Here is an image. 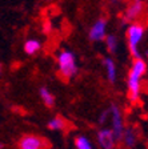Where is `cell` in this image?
<instances>
[{
    "mask_svg": "<svg viewBox=\"0 0 148 149\" xmlns=\"http://www.w3.org/2000/svg\"><path fill=\"white\" fill-rule=\"evenodd\" d=\"M75 148L76 149H93V145L91 143V140L87 136H83V134H79V136L75 137L74 140Z\"/></svg>",
    "mask_w": 148,
    "mask_h": 149,
    "instance_id": "cell-15",
    "label": "cell"
},
{
    "mask_svg": "<svg viewBox=\"0 0 148 149\" xmlns=\"http://www.w3.org/2000/svg\"><path fill=\"white\" fill-rule=\"evenodd\" d=\"M107 28H108V22L104 17L97 19L92 25H91L90 31H88V37L91 41H104L105 36H107Z\"/></svg>",
    "mask_w": 148,
    "mask_h": 149,
    "instance_id": "cell-7",
    "label": "cell"
},
{
    "mask_svg": "<svg viewBox=\"0 0 148 149\" xmlns=\"http://www.w3.org/2000/svg\"><path fill=\"white\" fill-rule=\"evenodd\" d=\"M109 120V109H104V111L102 112V113H100V115H99V117H97V124L99 125H105L107 124V121Z\"/></svg>",
    "mask_w": 148,
    "mask_h": 149,
    "instance_id": "cell-16",
    "label": "cell"
},
{
    "mask_svg": "<svg viewBox=\"0 0 148 149\" xmlns=\"http://www.w3.org/2000/svg\"><path fill=\"white\" fill-rule=\"evenodd\" d=\"M145 4L143 0H131L127 8L124 9L123 13V22L124 23H139L142 16L144 15Z\"/></svg>",
    "mask_w": 148,
    "mask_h": 149,
    "instance_id": "cell-5",
    "label": "cell"
},
{
    "mask_svg": "<svg viewBox=\"0 0 148 149\" xmlns=\"http://www.w3.org/2000/svg\"><path fill=\"white\" fill-rule=\"evenodd\" d=\"M56 63H58L59 74L63 79H65V80L74 79L77 74V72H79L76 55L69 49L59 51L58 57H56Z\"/></svg>",
    "mask_w": 148,
    "mask_h": 149,
    "instance_id": "cell-2",
    "label": "cell"
},
{
    "mask_svg": "<svg viewBox=\"0 0 148 149\" xmlns=\"http://www.w3.org/2000/svg\"><path fill=\"white\" fill-rule=\"evenodd\" d=\"M145 35V28L142 23H131L126 28V39H127V47L130 51L131 56L133 59L140 57L139 47L142 44Z\"/></svg>",
    "mask_w": 148,
    "mask_h": 149,
    "instance_id": "cell-3",
    "label": "cell"
},
{
    "mask_svg": "<svg viewBox=\"0 0 148 149\" xmlns=\"http://www.w3.org/2000/svg\"><path fill=\"white\" fill-rule=\"evenodd\" d=\"M3 146H4V145H3V143H0V149H3Z\"/></svg>",
    "mask_w": 148,
    "mask_h": 149,
    "instance_id": "cell-19",
    "label": "cell"
},
{
    "mask_svg": "<svg viewBox=\"0 0 148 149\" xmlns=\"http://www.w3.org/2000/svg\"><path fill=\"white\" fill-rule=\"evenodd\" d=\"M108 109H109V121H111V128L109 129L114 132L117 141H120L121 136H123V132L126 129L123 112H121L120 107L117 104H111Z\"/></svg>",
    "mask_w": 148,
    "mask_h": 149,
    "instance_id": "cell-4",
    "label": "cell"
},
{
    "mask_svg": "<svg viewBox=\"0 0 148 149\" xmlns=\"http://www.w3.org/2000/svg\"><path fill=\"white\" fill-rule=\"evenodd\" d=\"M147 73V63L142 57L133 59L127 76V96L131 101H137L142 93L143 77Z\"/></svg>",
    "mask_w": 148,
    "mask_h": 149,
    "instance_id": "cell-1",
    "label": "cell"
},
{
    "mask_svg": "<svg viewBox=\"0 0 148 149\" xmlns=\"http://www.w3.org/2000/svg\"><path fill=\"white\" fill-rule=\"evenodd\" d=\"M96 139H97V144L100 145L102 149H114L117 143L114 132H112L109 128H102V129H99L97 134H96Z\"/></svg>",
    "mask_w": 148,
    "mask_h": 149,
    "instance_id": "cell-8",
    "label": "cell"
},
{
    "mask_svg": "<svg viewBox=\"0 0 148 149\" xmlns=\"http://www.w3.org/2000/svg\"><path fill=\"white\" fill-rule=\"evenodd\" d=\"M109 1H111V3H117L119 0H109Z\"/></svg>",
    "mask_w": 148,
    "mask_h": 149,
    "instance_id": "cell-18",
    "label": "cell"
},
{
    "mask_svg": "<svg viewBox=\"0 0 148 149\" xmlns=\"http://www.w3.org/2000/svg\"><path fill=\"white\" fill-rule=\"evenodd\" d=\"M39 96H40V100L43 101V104L47 107V108H52L56 102V97L53 95V92L48 89L47 87H40L39 89Z\"/></svg>",
    "mask_w": 148,
    "mask_h": 149,
    "instance_id": "cell-12",
    "label": "cell"
},
{
    "mask_svg": "<svg viewBox=\"0 0 148 149\" xmlns=\"http://www.w3.org/2000/svg\"><path fill=\"white\" fill-rule=\"evenodd\" d=\"M103 67L105 71V77L111 84H114L117 80V67L116 63L111 57H104L103 59Z\"/></svg>",
    "mask_w": 148,
    "mask_h": 149,
    "instance_id": "cell-10",
    "label": "cell"
},
{
    "mask_svg": "<svg viewBox=\"0 0 148 149\" xmlns=\"http://www.w3.org/2000/svg\"><path fill=\"white\" fill-rule=\"evenodd\" d=\"M43 31L46 32V33H49V32L52 31V24H51V22H46L43 24Z\"/></svg>",
    "mask_w": 148,
    "mask_h": 149,
    "instance_id": "cell-17",
    "label": "cell"
},
{
    "mask_svg": "<svg viewBox=\"0 0 148 149\" xmlns=\"http://www.w3.org/2000/svg\"><path fill=\"white\" fill-rule=\"evenodd\" d=\"M23 49H24L25 55L34 56L41 49V41L37 40V39H27V40L24 41Z\"/></svg>",
    "mask_w": 148,
    "mask_h": 149,
    "instance_id": "cell-11",
    "label": "cell"
},
{
    "mask_svg": "<svg viewBox=\"0 0 148 149\" xmlns=\"http://www.w3.org/2000/svg\"><path fill=\"white\" fill-rule=\"evenodd\" d=\"M47 127L49 130H59L60 132V130H64L67 128V121L62 116H56L47 123Z\"/></svg>",
    "mask_w": 148,
    "mask_h": 149,
    "instance_id": "cell-13",
    "label": "cell"
},
{
    "mask_svg": "<svg viewBox=\"0 0 148 149\" xmlns=\"http://www.w3.org/2000/svg\"><path fill=\"white\" fill-rule=\"evenodd\" d=\"M0 72H1V64H0Z\"/></svg>",
    "mask_w": 148,
    "mask_h": 149,
    "instance_id": "cell-20",
    "label": "cell"
},
{
    "mask_svg": "<svg viewBox=\"0 0 148 149\" xmlns=\"http://www.w3.org/2000/svg\"><path fill=\"white\" fill-rule=\"evenodd\" d=\"M19 149H47L48 143L37 134H24L18 141Z\"/></svg>",
    "mask_w": 148,
    "mask_h": 149,
    "instance_id": "cell-6",
    "label": "cell"
},
{
    "mask_svg": "<svg viewBox=\"0 0 148 149\" xmlns=\"http://www.w3.org/2000/svg\"><path fill=\"white\" fill-rule=\"evenodd\" d=\"M137 140H139V133L136 130L135 127H126L123 132V136H121V143L124 144V146L128 149L133 148V146L137 144Z\"/></svg>",
    "mask_w": 148,
    "mask_h": 149,
    "instance_id": "cell-9",
    "label": "cell"
},
{
    "mask_svg": "<svg viewBox=\"0 0 148 149\" xmlns=\"http://www.w3.org/2000/svg\"><path fill=\"white\" fill-rule=\"evenodd\" d=\"M104 44H105V49L109 53H116L117 48H119V39H117L116 35L108 33L104 39Z\"/></svg>",
    "mask_w": 148,
    "mask_h": 149,
    "instance_id": "cell-14",
    "label": "cell"
}]
</instances>
